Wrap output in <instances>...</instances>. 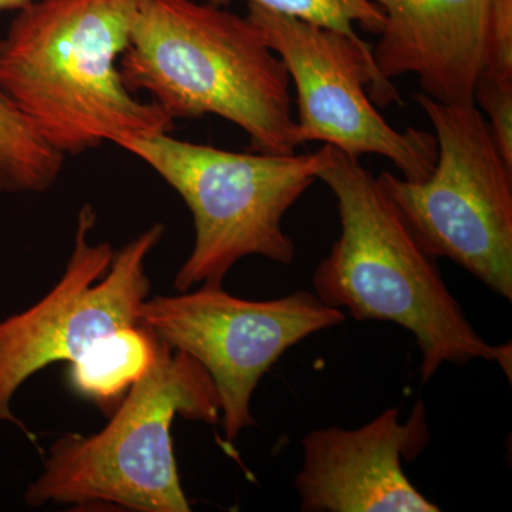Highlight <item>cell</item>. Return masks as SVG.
Instances as JSON below:
<instances>
[{
	"label": "cell",
	"mask_w": 512,
	"mask_h": 512,
	"mask_svg": "<svg viewBox=\"0 0 512 512\" xmlns=\"http://www.w3.org/2000/svg\"><path fill=\"white\" fill-rule=\"evenodd\" d=\"M138 0H32L0 39V92L64 157L170 134L175 120L138 100L117 60Z\"/></svg>",
	"instance_id": "1"
},
{
	"label": "cell",
	"mask_w": 512,
	"mask_h": 512,
	"mask_svg": "<svg viewBox=\"0 0 512 512\" xmlns=\"http://www.w3.org/2000/svg\"><path fill=\"white\" fill-rule=\"evenodd\" d=\"M318 180L335 195L342 225L313 272V293L320 301L348 309L359 322L379 320L409 330L420 350L423 384L446 363L466 365L474 359L498 363L511 380V343L490 345L474 329L436 258L359 158L329 146Z\"/></svg>",
	"instance_id": "2"
},
{
	"label": "cell",
	"mask_w": 512,
	"mask_h": 512,
	"mask_svg": "<svg viewBox=\"0 0 512 512\" xmlns=\"http://www.w3.org/2000/svg\"><path fill=\"white\" fill-rule=\"evenodd\" d=\"M119 69L128 92L150 93L171 119L221 117L258 153L302 146L285 64L247 16L200 0H138Z\"/></svg>",
	"instance_id": "3"
},
{
	"label": "cell",
	"mask_w": 512,
	"mask_h": 512,
	"mask_svg": "<svg viewBox=\"0 0 512 512\" xmlns=\"http://www.w3.org/2000/svg\"><path fill=\"white\" fill-rule=\"evenodd\" d=\"M177 416L220 423V399L197 360L157 339L153 365L128 390L107 426L93 436L67 434L52 444L25 503L190 511L171 437Z\"/></svg>",
	"instance_id": "4"
},
{
	"label": "cell",
	"mask_w": 512,
	"mask_h": 512,
	"mask_svg": "<svg viewBox=\"0 0 512 512\" xmlns=\"http://www.w3.org/2000/svg\"><path fill=\"white\" fill-rule=\"evenodd\" d=\"M120 147L150 165L191 211L194 248L175 275L177 292L224 285L247 256L291 265L295 245L282 221L329 158L328 144L311 154L235 153L170 134L134 138Z\"/></svg>",
	"instance_id": "5"
},
{
	"label": "cell",
	"mask_w": 512,
	"mask_h": 512,
	"mask_svg": "<svg viewBox=\"0 0 512 512\" xmlns=\"http://www.w3.org/2000/svg\"><path fill=\"white\" fill-rule=\"evenodd\" d=\"M434 128L437 160L420 183L384 171L377 181L424 249L466 269L512 302V165L477 104L416 94Z\"/></svg>",
	"instance_id": "6"
},
{
	"label": "cell",
	"mask_w": 512,
	"mask_h": 512,
	"mask_svg": "<svg viewBox=\"0 0 512 512\" xmlns=\"http://www.w3.org/2000/svg\"><path fill=\"white\" fill-rule=\"evenodd\" d=\"M247 18L261 30L295 84V121L302 144L322 141L352 157L382 156L413 183L433 173L434 134L397 130L373 106V101L383 107L400 103V96L377 70L369 43L254 3H248Z\"/></svg>",
	"instance_id": "7"
},
{
	"label": "cell",
	"mask_w": 512,
	"mask_h": 512,
	"mask_svg": "<svg viewBox=\"0 0 512 512\" xmlns=\"http://www.w3.org/2000/svg\"><path fill=\"white\" fill-rule=\"evenodd\" d=\"M96 222V211L84 204L60 281L26 311L0 320V424H15L29 437L12 412L20 387L53 363L73 362L101 336L140 325L150 293L146 259L163 239L164 225H153L114 254L110 242H90Z\"/></svg>",
	"instance_id": "8"
},
{
	"label": "cell",
	"mask_w": 512,
	"mask_h": 512,
	"mask_svg": "<svg viewBox=\"0 0 512 512\" xmlns=\"http://www.w3.org/2000/svg\"><path fill=\"white\" fill-rule=\"evenodd\" d=\"M345 320V312L302 289L271 301H248L211 285L147 298L140 315V325L158 340L187 353L207 370L220 399L228 444L255 426L252 396L282 355Z\"/></svg>",
	"instance_id": "9"
},
{
	"label": "cell",
	"mask_w": 512,
	"mask_h": 512,
	"mask_svg": "<svg viewBox=\"0 0 512 512\" xmlns=\"http://www.w3.org/2000/svg\"><path fill=\"white\" fill-rule=\"evenodd\" d=\"M429 441L419 403L406 423L390 407L357 429L312 430L302 440L295 488L305 512H439L403 470Z\"/></svg>",
	"instance_id": "10"
},
{
	"label": "cell",
	"mask_w": 512,
	"mask_h": 512,
	"mask_svg": "<svg viewBox=\"0 0 512 512\" xmlns=\"http://www.w3.org/2000/svg\"><path fill=\"white\" fill-rule=\"evenodd\" d=\"M383 12L373 49L377 70L390 80L414 74L421 93L468 106L487 63L495 0H376Z\"/></svg>",
	"instance_id": "11"
},
{
	"label": "cell",
	"mask_w": 512,
	"mask_h": 512,
	"mask_svg": "<svg viewBox=\"0 0 512 512\" xmlns=\"http://www.w3.org/2000/svg\"><path fill=\"white\" fill-rule=\"evenodd\" d=\"M156 349V336L143 325L113 330L70 362V387L101 409H110L146 375Z\"/></svg>",
	"instance_id": "12"
},
{
	"label": "cell",
	"mask_w": 512,
	"mask_h": 512,
	"mask_svg": "<svg viewBox=\"0 0 512 512\" xmlns=\"http://www.w3.org/2000/svg\"><path fill=\"white\" fill-rule=\"evenodd\" d=\"M63 163V154L0 92V192L47 191Z\"/></svg>",
	"instance_id": "13"
},
{
	"label": "cell",
	"mask_w": 512,
	"mask_h": 512,
	"mask_svg": "<svg viewBox=\"0 0 512 512\" xmlns=\"http://www.w3.org/2000/svg\"><path fill=\"white\" fill-rule=\"evenodd\" d=\"M222 5L229 0H204ZM272 12L305 20L313 25L338 30L350 37H359L355 25L366 32L379 35L383 26V12L376 0H247Z\"/></svg>",
	"instance_id": "14"
},
{
	"label": "cell",
	"mask_w": 512,
	"mask_h": 512,
	"mask_svg": "<svg viewBox=\"0 0 512 512\" xmlns=\"http://www.w3.org/2000/svg\"><path fill=\"white\" fill-rule=\"evenodd\" d=\"M474 103L488 117L501 156L512 165V79L481 73L474 89Z\"/></svg>",
	"instance_id": "15"
},
{
	"label": "cell",
	"mask_w": 512,
	"mask_h": 512,
	"mask_svg": "<svg viewBox=\"0 0 512 512\" xmlns=\"http://www.w3.org/2000/svg\"><path fill=\"white\" fill-rule=\"evenodd\" d=\"M483 73L512 79V0H495Z\"/></svg>",
	"instance_id": "16"
},
{
	"label": "cell",
	"mask_w": 512,
	"mask_h": 512,
	"mask_svg": "<svg viewBox=\"0 0 512 512\" xmlns=\"http://www.w3.org/2000/svg\"><path fill=\"white\" fill-rule=\"evenodd\" d=\"M32 0H0V10H19L25 8Z\"/></svg>",
	"instance_id": "17"
}]
</instances>
